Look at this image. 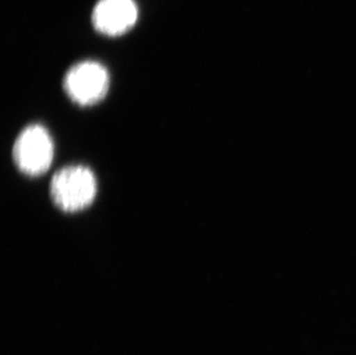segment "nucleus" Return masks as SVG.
<instances>
[{
    "label": "nucleus",
    "instance_id": "nucleus-1",
    "mask_svg": "<svg viewBox=\"0 0 356 355\" xmlns=\"http://www.w3.org/2000/svg\"><path fill=\"white\" fill-rule=\"evenodd\" d=\"M96 191L97 182L94 173L82 165L61 168L51 181V198L65 212L87 208L94 201Z\"/></svg>",
    "mask_w": 356,
    "mask_h": 355
},
{
    "label": "nucleus",
    "instance_id": "nucleus-2",
    "mask_svg": "<svg viewBox=\"0 0 356 355\" xmlns=\"http://www.w3.org/2000/svg\"><path fill=\"white\" fill-rule=\"evenodd\" d=\"M54 156V141L42 125L24 128L14 143V163L22 173L31 177L44 175L50 168Z\"/></svg>",
    "mask_w": 356,
    "mask_h": 355
},
{
    "label": "nucleus",
    "instance_id": "nucleus-3",
    "mask_svg": "<svg viewBox=\"0 0 356 355\" xmlns=\"http://www.w3.org/2000/svg\"><path fill=\"white\" fill-rule=\"evenodd\" d=\"M110 77L96 61H82L67 72L64 88L68 97L79 105H94L108 94Z\"/></svg>",
    "mask_w": 356,
    "mask_h": 355
},
{
    "label": "nucleus",
    "instance_id": "nucleus-4",
    "mask_svg": "<svg viewBox=\"0 0 356 355\" xmlns=\"http://www.w3.org/2000/svg\"><path fill=\"white\" fill-rule=\"evenodd\" d=\"M138 15L134 0H101L95 6L92 24L101 34L120 36L133 28Z\"/></svg>",
    "mask_w": 356,
    "mask_h": 355
}]
</instances>
